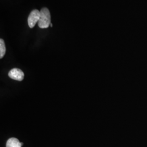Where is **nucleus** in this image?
<instances>
[{"label":"nucleus","instance_id":"obj_4","mask_svg":"<svg viewBox=\"0 0 147 147\" xmlns=\"http://www.w3.org/2000/svg\"><path fill=\"white\" fill-rule=\"evenodd\" d=\"M21 143L16 138H11L6 143V147H21Z\"/></svg>","mask_w":147,"mask_h":147},{"label":"nucleus","instance_id":"obj_5","mask_svg":"<svg viewBox=\"0 0 147 147\" xmlns=\"http://www.w3.org/2000/svg\"><path fill=\"white\" fill-rule=\"evenodd\" d=\"M6 51L5 44L2 39H0V58H2L5 55Z\"/></svg>","mask_w":147,"mask_h":147},{"label":"nucleus","instance_id":"obj_6","mask_svg":"<svg viewBox=\"0 0 147 147\" xmlns=\"http://www.w3.org/2000/svg\"><path fill=\"white\" fill-rule=\"evenodd\" d=\"M50 26H51V27H53V24H50Z\"/></svg>","mask_w":147,"mask_h":147},{"label":"nucleus","instance_id":"obj_1","mask_svg":"<svg viewBox=\"0 0 147 147\" xmlns=\"http://www.w3.org/2000/svg\"><path fill=\"white\" fill-rule=\"evenodd\" d=\"M40 12V16L38 22V26L41 28H46L49 27L51 24L50 11L47 8H42Z\"/></svg>","mask_w":147,"mask_h":147},{"label":"nucleus","instance_id":"obj_3","mask_svg":"<svg viewBox=\"0 0 147 147\" xmlns=\"http://www.w3.org/2000/svg\"><path fill=\"white\" fill-rule=\"evenodd\" d=\"M8 76L11 79L20 81L24 79V73L19 69L14 68L10 70Z\"/></svg>","mask_w":147,"mask_h":147},{"label":"nucleus","instance_id":"obj_2","mask_svg":"<svg viewBox=\"0 0 147 147\" xmlns=\"http://www.w3.org/2000/svg\"><path fill=\"white\" fill-rule=\"evenodd\" d=\"M40 16V11L34 9L32 11L28 17V24L30 28H33L39 20Z\"/></svg>","mask_w":147,"mask_h":147}]
</instances>
